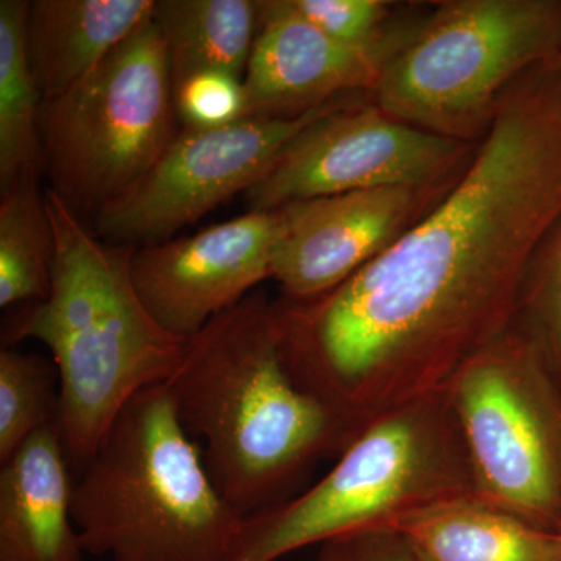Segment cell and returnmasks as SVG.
<instances>
[{"label":"cell","mask_w":561,"mask_h":561,"mask_svg":"<svg viewBox=\"0 0 561 561\" xmlns=\"http://www.w3.org/2000/svg\"><path fill=\"white\" fill-rule=\"evenodd\" d=\"M154 0H36L28 5L27 50L44 101L91 73L153 18Z\"/></svg>","instance_id":"15"},{"label":"cell","mask_w":561,"mask_h":561,"mask_svg":"<svg viewBox=\"0 0 561 561\" xmlns=\"http://www.w3.org/2000/svg\"><path fill=\"white\" fill-rule=\"evenodd\" d=\"M478 144L443 138L383 113L365 95L339 106L290 140L249 192L250 210L379 190L456 183Z\"/></svg>","instance_id":"9"},{"label":"cell","mask_w":561,"mask_h":561,"mask_svg":"<svg viewBox=\"0 0 561 561\" xmlns=\"http://www.w3.org/2000/svg\"><path fill=\"white\" fill-rule=\"evenodd\" d=\"M557 531H559L560 537H561V524H560L559 530H557Z\"/></svg>","instance_id":"26"},{"label":"cell","mask_w":561,"mask_h":561,"mask_svg":"<svg viewBox=\"0 0 561 561\" xmlns=\"http://www.w3.org/2000/svg\"><path fill=\"white\" fill-rule=\"evenodd\" d=\"M305 20L341 43L359 47H383L401 43L408 35L387 36L393 3L383 0H289Z\"/></svg>","instance_id":"22"},{"label":"cell","mask_w":561,"mask_h":561,"mask_svg":"<svg viewBox=\"0 0 561 561\" xmlns=\"http://www.w3.org/2000/svg\"><path fill=\"white\" fill-rule=\"evenodd\" d=\"M168 51L153 20L91 73L41 106V144L51 190L77 214L125 194L175 138Z\"/></svg>","instance_id":"7"},{"label":"cell","mask_w":561,"mask_h":561,"mask_svg":"<svg viewBox=\"0 0 561 561\" xmlns=\"http://www.w3.org/2000/svg\"><path fill=\"white\" fill-rule=\"evenodd\" d=\"M317 561H419L398 530H373L320 546Z\"/></svg>","instance_id":"24"},{"label":"cell","mask_w":561,"mask_h":561,"mask_svg":"<svg viewBox=\"0 0 561 561\" xmlns=\"http://www.w3.org/2000/svg\"><path fill=\"white\" fill-rule=\"evenodd\" d=\"M0 561H81L72 467L51 424L0 461Z\"/></svg>","instance_id":"14"},{"label":"cell","mask_w":561,"mask_h":561,"mask_svg":"<svg viewBox=\"0 0 561 561\" xmlns=\"http://www.w3.org/2000/svg\"><path fill=\"white\" fill-rule=\"evenodd\" d=\"M257 10L260 28L243 76L245 117L297 116L343 95L371 94L405 41L351 46L305 20L289 0H264Z\"/></svg>","instance_id":"13"},{"label":"cell","mask_w":561,"mask_h":561,"mask_svg":"<svg viewBox=\"0 0 561 561\" xmlns=\"http://www.w3.org/2000/svg\"><path fill=\"white\" fill-rule=\"evenodd\" d=\"M476 496L445 390L371 421L319 482L247 516L231 561H278L335 538L397 530L443 502Z\"/></svg>","instance_id":"5"},{"label":"cell","mask_w":561,"mask_h":561,"mask_svg":"<svg viewBox=\"0 0 561 561\" xmlns=\"http://www.w3.org/2000/svg\"><path fill=\"white\" fill-rule=\"evenodd\" d=\"M557 69H559L560 79H561V49H560L559 57H557Z\"/></svg>","instance_id":"25"},{"label":"cell","mask_w":561,"mask_h":561,"mask_svg":"<svg viewBox=\"0 0 561 561\" xmlns=\"http://www.w3.org/2000/svg\"><path fill=\"white\" fill-rule=\"evenodd\" d=\"M60 378L54 360L16 346L0 351V461L36 432L60 420Z\"/></svg>","instance_id":"20"},{"label":"cell","mask_w":561,"mask_h":561,"mask_svg":"<svg viewBox=\"0 0 561 561\" xmlns=\"http://www.w3.org/2000/svg\"><path fill=\"white\" fill-rule=\"evenodd\" d=\"M153 20L168 51L173 88L203 72L243 80L260 10L251 0H157Z\"/></svg>","instance_id":"17"},{"label":"cell","mask_w":561,"mask_h":561,"mask_svg":"<svg viewBox=\"0 0 561 561\" xmlns=\"http://www.w3.org/2000/svg\"><path fill=\"white\" fill-rule=\"evenodd\" d=\"M397 530L419 561H561L559 531L476 496L416 513Z\"/></svg>","instance_id":"16"},{"label":"cell","mask_w":561,"mask_h":561,"mask_svg":"<svg viewBox=\"0 0 561 561\" xmlns=\"http://www.w3.org/2000/svg\"><path fill=\"white\" fill-rule=\"evenodd\" d=\"M279 210H249L190 238L133 251L131 278L153 319L190 341L272 278Z\"/></svg>","instance_id":"11"},{"label":"cell","mask_w":561,"mask_h":561,"mask_svg":"<svg viewBox=\"0 0 561 561\" xmlns=\"http://www.w3.org/2000/svg\"><path fill=\"white\" fill-rule=\"evenodd\" d=\"M168 387L214 482L243 516L289 500L313 463L353 440L341 416L295 381L278 298L262 290L186 341Z\"/></svg>","instance_id":"2"},{"label":"cell","mask_w":561,"mask_h":561,"mask_svg":"<svg viewBox=\"0 0 561 561\" xmlns=\"http://www.w3.org/2000/svg\"><path fill=\"white\" fill-rule=\"evenodd\" d=\"M454 184L379 187L283 206L272 279L287 300H316L389 249Z\"/></svg>","instance_id":"12"},{"label":"cell","mask_w":561,"mask_h":561,"mask_svg":"<svg viewBox=\"0 0 561 561\" xmlns=\"http://www.w3.org/2000/svg\"><path fill=\"white\" fill-rule=\"evenodd\" d=\"M44 202L55 243L50 294L13 313L3 346L38 341L49 348L60 378L58 426L80 474L125 405L175 375L186 341L165 331L140 300L131 278L135 250L101 241L51 187Z\"/></svg>","instance_id":"3"},{"label":"cell","mask_w":561,"mask_h":561,"mask_svg":"<svg viewBox=\"0 0 561 561\" xmlns=\"http://www.w3.org/2000/svg\"><path fill=\"white\" fill-rule=\"evenodd\" d=\"M513 324L537 342L561 378V214L531 254Z\"/></svg>","instance_id":"21"},{"label":"cell","mask_w":561,"mask_h":561,"mask_svg":"<svg viewBox=\"0 0 561 561\" xmlns=\"http://www.w3.org/2000/svg\"><path fill=\"white\" fill-rule=\"evenodd\" d=\"M561 379V378H560Z\"/></svg>","instance_id":"27"},{"label":"cell","mask_w":561,"mask_h":561,"mask_svg":"<svg viewBox=\"0 0 561 561\" xmlns=\"http://www.w3.org/2000/svg\"><path fill=\"white\" fill-rule=\"evenodd\" d=\"M359 95L364 94L343 95L297 116L184 128L135 186L95 214L99 236L144 245L168 241L232 195L247 194L291 139Z\"/></svg>","instance_id":"10"},{"label":"cell","mask_w":561,"mask_h":561,"mask_svg":"<svg viewBox=\"0 0 561 561\" xmlns=\"http://www.w3.org/2000/svg\"><path fill=\"white\" fill-rule=\"evenodd\" d=\"M561 214V79L512 84L459 180L389 249L316 300L280 297L283 351L302 389L356 437L445 389L518 311L527 265Z\"/></svg>","instance_id":"1"},{"label":"cell","mask_w":561,"mask_h":561,"mask_svg":"<svg viewBox=\"0 0 561 561\" xmlns=\"http://www.w3.org/2000/svg\"><path fill=\"white\" fill-rule=\"evenodd\" d=\"M84 552L111 561H231L247 516L221 494L168 383L119 413L73 486Z\"/></svg>","instance_id":"4"},{"label":"cell","mask_w":561,"mask_h":561,"mask_svg":"<svg viewBox=\"0 0 561 561\" xmlns=\"http://www.w3.org/2000/svg\"><path fill=\"white\" fill-rule=\"evenodd\" d=\"M54 230L38 176L2 191L0 202V306L46 300L51 287Z\"/></svg>","instance_id":"19"},{"label":"cell","mask_w":561,"mask_h":561,"mask_svg":"<svg viewBox=\"0 0 561 561\" xmlns=\"http://www.w3.org/2000/svg\"><path fill=\"white\" fill-rule=\"evenodd\" d=\"M176 116L184 128H209L245 119L243 80L224 72H203L173 88Z\"/></svg>","instance_id":"23"},{"label":"cell","mask_w":561,"mask_h":561,"mask_svg":"<svg viewBox=\"0 0 561 561\" xmlns=\"http://www.w3.org/2000/svg\"><path fill=\"white\" fill-rule=\"evenodd\" d=\"M476 497L549 530L561 524V379L512 324L445 386Z\"/></svg>","instance_id":"8"},{"label":"cell","mask_w":561,"mask_h":561,"mask_svg":"<svg viewBox=\"0 0 561 561\" xmlns=\"http://www.w3.org/2000/svg\"><path fill=\"white\" fill-rule=\"evenodd\" d=\"M561 0H449L394 51L371 91L389 116L479 144L516 80L557 60Z\"/></svg>","instance_id":"6"},{"label":"cell","mask_w":561,"mask_h":561,"mask_svg":"<svg viewBox=\"0 0 561 561\" xmlns=\"http://www.w3.org/2000/svg\"><path fill=\"white\" fill-rule=\"evenodd\" d=\"M31 2H0V186L38 176L43 98L27 50Z\"/></svg>","instance_id":"18"}]
</instances>
